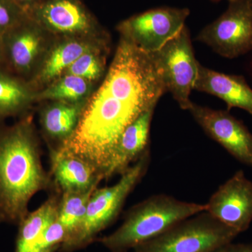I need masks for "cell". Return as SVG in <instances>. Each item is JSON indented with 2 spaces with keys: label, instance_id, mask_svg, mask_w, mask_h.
I'll list each match as a JSON object with an SVG mask.
<instances>
[{
  "label": "cell",
  "instance_id": "1",
  "mask_svg": "<svg viewBox=\"0 0 252 252\" xmlns=\"http://www.w3.org/2000/svg\"><path fill=\"white\" fill-rule=\"evenodd\" d=\"M166 93L152 54L121 38L102 85L59 149L89 162L104 180L126 127Z\"/></svg>",
  "mask_w": 252,
  "mask_h": 252
},
{
  "label": "cell",
  "instance_id": "2",
  "mask_svg": "<svg viewBox=\"0 0 252 252\" xmlns=\"http://www.w3.org/2000/svg\"><path fill=\"white\" fill-rule=\"evenodd\" d=\"M50 185L31 122L23 119L0 126V217L17 224L28 213L31 198Z\"/></svg>",
  "mask_w": 252,
  "mask_h": 252
},
{
  "label": "cell",
  "instance_id": "3",
  "mask_svg": "<svg viewBox=\"0 0 252 252\" xmlns=\"http://www.w3.org/2000/svg\"><path fill=\"white\" fill-rule=\"evenodd\" d=\"M204 211L205 204L182 201L165 194L153 195L132 207L122 224L98 241L111 252H126Z\"/></svg>",
  "mask_w": 252,
  "mask_h": 252
},
{
  "label": "cell",
  "instance_id": "4",
  "mask_svg": "<svg viewBox=\"0 0 252 252\" xmlns=\"http://www.w3.org/2000/svg\"><path fill=\"white\" fill-rule=\"evenodd\" d=\"M148 149L112 187L96 188L79 228L61 245V252H73L84 248L119 216L126 198L143 178L150 163Z\"/></svg>",
  "mask_w": 252,
  "mask_h": 252
},
{
  "label": "cell",
  "instance_id": "5",
  "mask_svg": "<svg viewBox=\"0 0 252 252\" xmlns=\"http://www.w3.org/2000/svg\"><path fill=\"white\" fill-rule=\"evenodd\" d=\"M239 234L204 211L181 220L133 252H213L229 245Z\"/></svg>",
  "mask_w": 252,
  "mask_h": 252
},
{
  "label": "cell",
  "instance_id": "6",
  "mask_svg": "<svg viewBox=\"0 0 252 252\" xmlns=\"http://www.w3.org/2000/svg\"><path fill=\"white\" fill-rule=\"evenodd\" d=\"M160 69L166 92L181 109L188 110L190 96L198 77L200 63L195 59L190 32L185 26L161 49L152 53Z\"/></svg>",
  "mask_w": 252,
  "mask_h": 252
},
{
  "label": "cell",
  "instance_id": "7",
  "mask_svg": "<svg viewBox=\"0 0 252 252\" xmlns=\"http://www.w3.org/2000/svg\"><path fill=\"white\" fill-rule=\"evenodd\" d=\"M224 13L207 25L195 40L225 59L252 51V0H228Z\"/></svg>",
  "mask_w": 252,
  "mask_h": 252
},
{
  "label": "cell",
  "instance_id": "8",
  "mask_svg": "<svg viewBox=\"0 0 252 252\" xmlns=\"http://www.w3.org/2000/svg\"><path fill=\"white\" fill-rule=\"evenodd\" d=\"M190 15L187 8H155L135 15L118 26L122 37L149 54L161 49L178 34Z\"/></svg>",
  "mask_w": 252,
  "mask_h": 252
},
{
  "label": "cell",
  "instance_id": "9",
  "mask_svg": "<svg viewBox=\"0 0 252 252\" xmlns=\"http://www.w3.org/2000/svg\"><path fill=\"white\" fill-rule=\"evenodd\" d=\"M209 137L241 163L252 167V133L229 111L216 110L192 102L188 109Z\"/></svg>",
  "mask_w": 252,
  "mask_h": 252
},
{
  "label": "cell",
  "instance_id": "10",
  "mask_svg": "<svg viewBox=\"0 0 252 252\" xmlns=\"http://www.w3.org/2000/svg\"><path fill=\"white\" fill-rule=\"evenodd\" d=\"M205 205V212L238 231H246L252 222V182L239 170L220 185Z\"/></svg>",
  "mask_w": 252,
  "mask_h": 252
},
{
  "label": "cell",
  "instance_id": "11",
  "mask_svg": "<svg viewBox=\"0 0 252 252\" xmlns=\"http://www.w3.org/2000/svg\"><path fill=\"white\" fill-rule=\"evenodd\" d=\"M26 12L38 26L57 34L84 35L94 28V20L79 0H47Z\"/></svg>",
  "mask_w": 252,
  "mask_h": 252
},
{
  "label": "cell",
  "instance_id": "12",
  "mask_svg": "<svg viewBox=\"0 0 252 252\" xmlns=\"http://www.w3.org/2000/svg\"><path fill=\"white\" fill-rule=\"evenodd\" d=\"M6 68L16 75H28L37 62L44 36L37 24L27 18L1 36Z\"/></svg>",
  "mask_w": 252,
  "mask_h": 252
},
{
  "label": "cell",
  "instance_id": "13",
  "mask_svg": "<svg viewBox=\"0 0 252 252\" xmlns=\"http://www.w3.org/2000/svg\"><path fill=\"white\" fill-rule=\"evenodd\" d=\"M151 106L135 119L124 131L118 142L104 179L122 175L149 149V136L154 110Z\"/></svg>",
  "mask_w": 252,
  "mask_h": 252
},
{
  "label": "cell",
  "instance_id": "14",
  "mask_svg": "<svg viewBox=\"0 0 252 252\" xmlns=\"http://www.w3.org/2000/svg\"><path fill=\"white\" fill-rule=\"evenodd\" d=\"M194 90L222 99L228 111L242 109L252 116V89L243 76L217 72L200 63Z\"/></svg>",
  "mask_w": 252,
  "mask_h": 252
},
{
  "label": "cell",
  "instance_id": "15",
  "mask_svg": "<svg viewBox=\"0 0 252 252\" xmlns=\"http://www.w3.org/2000/svg\"><path fill=\"white\" fill-rule=\"evenodd\" d=\"M55 183L62 193H81L97 187L102 180L91 164L80 157L58 149L51 152Z\"/></svg>",
  "mask_w": 252,
  "mask_h": 252
},
{
  "label": "cell",
  "instance_id": "16",
  "mask_svg": "<svg viewBox=\"0 0 252 252\" xmlns=\"http://www.w3.org/2000/svg\"><path fill=\"white\" fill-rule=\"evenodd\" d=\"M60 200L49 198L34 212H28L19 223L14 252H30L46 228L57 220Z\"/></svg>",
  "mask_w": 252,
  "mask_h": 252
},
{
  "label": "cell",
  "instance_id": "17",
  "mask_svg": "<svg viewBox=\"0 0 252 252\" xmlns=\"http://www.w3.org/2000/svg\"><path fill=\"white\" fill-rule=\"evenodd\" d=\"M34 98L29 85L6 69H0V122L23 114Z\"/></svg>",
  "mask_w": 252,
  "mask_h": 252
},
{
  "label": "cell",
  "instance_id": "18",
  "mask_svg": "<svg viewBox=\"0 0 252 252\" xmlns=\"http://www.w3.org/2000/svg\"><path fill=\"white\" fill-rule=\"evenodd\" d=\"M83 108L79 102H57L49 105L41 116L44 130L50 137L63 143L75 130Z\"/></svg>",
  "mask_w": 252,
  "mask_h": 252
},
{
  "label": "cell",
  "instance_id": "19",
  "mask_svg": "<svg viewBox=\"0 0 252 252\" xmlns=\"http://www.w3.org/2000/svg\"><path fill=\"white\" fill-rule=\"evenodd\" d=\"M94 51L90 43L77 39L63 41L55 46L46 58L39 73L43 82L55 80L83 54Z\"/></svg>",
  "mask_w": 252,
  "mask_h": 252
},
{
  "label": "cell",
  "instance_id": "20",
  "mask_svg": "<svg viewBox=\"0 0 252 252\" xmlns=\"http://www.w3.org/2000/svg\"><path fill=\"white\" fill-rule=\"evenodd\" d=\"M96 188L97 187L81 193H63L62 198L60 200L57 220L67 230V240L74 234L81 224L91 195Z\"/></svg>",
  "mask_w": 252,
  "mask_h": 252
},
{
  "label": "cell",
  "instance_id": "21",
  "mask_svg": "<svg viewBox=\"0 0 252 252\" xmlns=\"http://www.w3.org/2000/svg\"><path fill=\"white\" fill-rule=\"evenodd\" d=\"M90 81L72 74H64L55 84L38 95L41 99H52L58 102L79 103L89 94Z\"/></svg>",
  "mask_w": 252,
  "mask_h": 252
},
{
  "label": "cell",
  "instance_id": "22",
  "mask_svg": "<svg viewBox=\"0 0 252 252\" xmlns=\"http://www.w3.org/2000/svg\"><path fill=\"white\" fill-rule=\"evenodd\" d=\"M103 69V61L93 51L81 56L65 72L91 81L99 79Z\"/></svg>",
  "mask_w": 252,
  "mask_h": 252
},
{
  "label": "cell",
  "instance_id": "23",
  "mask_svg": "<svg viewBox=\"0 0 252 252\" xmlns=\"http://www.w3.org/2000/svg\"><path fill=\"white\" fill-rule=\"evenodd\" d=\"M67 236L66 228L56 220L36 240L30 252H54L61 248Z\"/></svg>",
  "mask_w": 252,
  "mask_h": 252
},
{
  "label": "cell",
  "instance_id": "24",
  "mask_svg": "<svg viewBox=\"0 0 252 252\" xmlns=\"http://www.w3.org/2000/svg\"><path fill=\"white\" fill-rule=\"evenodd\" d=\"M28 17L14 0H0V36Z\"/></svg>",
  "mask_w": 252,
  "mask_h": 252
},
{
  "label": "cell",
  "instance_id": "25",
  "mask_svg": "<svg viewBox=\"0 0 252 252\" xmlns=\"http://www.w3.org/2000/svg\"><path fill=\"white\" fill-rule=\"evenodd\" d=\"M226 248L228 252H252V244L231 243Z\"/></svg>",
  "mask_w": 252,
  "mask_h": 252
},
{
  "label": "cell",
  "instance_id": "26",
  "mask_svg": "<svg viewBox=\"0 0 252 252\" xmlns=\"http://www.w3.org/2000/svg\"><path fill=\"white\" fill-rule=\"evenodd\" d=\"M14 1L25 11H26V10L34 5L36 0H14Z\"/></svg>",
  "mask_w": 252,
  "mask_h": 252
},
{
  "label": "cell",
  "instance_id": "27",
  "mask_svg": "<svg viewBox=\"0 0 252 252\" xmlns=\"http://www.w3.org/2000/svg\"><path fill=\"white\" fill-rule=\"evenodd\" d=\"M0 69H6V63H5L4 51H3L1 36H0Z\"/></svg>",
  "mask_w": 252,
  "mask_h": 252
},
{
  "label": "cell",
  "instance_id": "28",
  "mask_svg": "<svg viewBox=\"0 0 252 252\" xmlns=\"http://www.w3.org/2000/svg\"><path fill=\"white\" fill-rule=\"evenodd\" d=\"M213 252H228V250H227L226 246H225L223 247V248L219 249V250Z\"/></svg>",
  "mask_w": 252,
  "mask_h": 252
},
{
  "label": "cell",
  "instance_id": "29",
  "mask_svg": "<svg viewBox=\"0 0 252 252\" xmlns=\"http://www.w3.org/2000/svg\"><path fill=\"white\" fill-rule=\"evenodd\" d=\"M2 222L4 221H3L2 219H1V217H0V223H2Z\"/></svg>",
  "mask_w": 252,
  "mask_h": 252
},
{
  "label": "cell",
  "instance_id": "30",
  "mask_svg": "<svg viewBox=\"0 0 252 252\" xmlns=\"http://www.w3.org/2000/svg\"><path fill=\"white\" fill-rule=\"evenodd\" d=\"M212 1H221V0H212Z\"/></svg>",
  "mask_w": 252,
  "mask_h": 252
}]
</instances>
